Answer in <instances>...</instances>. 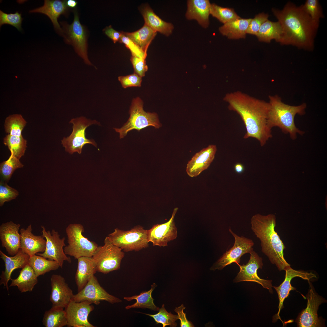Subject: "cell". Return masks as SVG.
I'll use <instances>...</instances> for the list:
<instances>
[{"mask_svg": "<svg viewBox=\"0 0 327 327\" xmlns=\"http://www.w3.org/2000/svg\"><path fill=\"white\" fill-rule=\"evenodd\" d=\"M223 99L229 109L237 113L243 122L246 130L243 138H255L261 146L264 145L272 137L268 123L269 102L239 91L226 94Z\"/></svg>", "mask_w": 327, "mask_h": 327, "instance_id": "cell-1", "label": "cell"}, {"mask_svg": "<svg viewBox=\"0 0 327 327\" xmlns=\"http://www.w3.org/2000/svg\"><path fill=\"white\" fill-rule=\"evenodd\" d=\"M283 32L282 45H291L308 51L313 50L319 24L312 20L301 6L288 2L282 10L272 8Z\"/></svg>", "mask_w": 327, "mask_h": 327, "instance_id": "cell-2", "label": "cell"}, {"mask_svg": "<svg viewBox=\"0 0 327 327\" xmlns=\"http://www.w3.org/2000/svg\"><path fill=\"white\" fill-rule=\"evenodd\" d=\"M276 223L274 214H257L251 219V229L260 241L263 253L279 271L285 270L290 266L284 256L285 246L275 230Z\"/></svg>", "mask_w": 327, "mask_h": 327, "instance_id": "cell-3", "label": "cell"}, {"mask_svg": "<svg viewBox=\"0 0 327 327\" xmlns=\"http://www.w3.org/2000/svg\"><path fill=\"white\" fill-rule=\"evenodd\" d=\"M269 105L268 115V123L272 129L278 127L284 133L289 134L290 138L295 140L298 134L302 135L304 132L296 126L294 122L296 115H304L306 107L305 103L297 106L286 104L282 101L277 95L269 96Z\"/></svg>", "mask_w": 327, "mask_h": 327, "instance_id": "cell-4", "label": "cell"}, {"mask_svg": "<svg viewBox=\"0 0 327 327\" xmlns=\"http://www.w3.org/2000/svg\"><path fill=\"white\" fill-rule=\"evenodd\" d=\"M143 102L139 97L134 99L129 111L130 117L121 128H114L119 133L120 138H123L130 131L134 129L140 131L149 126L158 129L162 125L157 114L145 112L143 108Z\"/></svg>", "mask_w": 327, "mask_h": 327, "instance_id": "cell-5", "label": "cell"}, {"mask_svg": "<svg viewBox=\"0 0 327 327\" xmlns=\"http://www.w3.org/2000/svg\"><path fill=\"white\" fill-rule=\"evenodd\" d=\"M84 228L81 224H70L66 229L68 245L64 249L65 253L78 259L83 256L92 257L98 245L83 235Z\"/></svg>", "mask_w": 327, "mask_h": 327, "instance_id": "cell-6", "label": "cell"}, {"mask_svg": "<svg viewBox=\"0 0 327 327\" xmlns=\"http://www.w3.org/2000/svg\"><path fill=\"white\" fill-rule=\"evenodd\" d=\"M107 237L113 244L126 252L138 251L149 246L147 230L140 226L127 231L115 228Z\"/></svg>", "mask_w": 327, "mask_h": 327, "instance_id": "cell-7", "label": "cell"}, {"mask_svg": "<svg viewBox=\"0 0 327 327\" xmlns=\"http://www.w3.org/2000/svg\"><path fill=\"white\" fill-rule=\"evenodd\" d=\"M104 242V245L98 246L92 258L97 271L106 274L120 268L124 253L121 248L113 244L107 236Z\"/></svg>", "mask_w": 327, "mask_h": 327, "instance_id": "cell-8", "label": "cell"}, {"mask_svg": "<svg viewBox=\"0 0 327 327\" xmlns=\"http://www.w3.org/2000/svg\"><path fill=\"white\" fill-rule=\"evenodd\" d=\"M70 123L73 124V131L69 136L64 137L61 140V144L66 152L71 154L76 152L80 154L83 147L86 144H91L97 147V144L94 140L86 137L85 130L92 124L99 125L98 122L81 117L72 119Z\"/></svg>", "mask_w": 327, "mask_h": 327, "instance_id": "cell-9", "label": "cell"}, {"mask_svg": "<svg viewBox=\"0 0 327 327\" xmlns=\"http://www.w3.org/2000/svg\"><path fill=\"white\" fill-rule=\"evenodd\" d=\"M74 13V19L71 24L61 23L63 26V36L67 43L74 47L76 53L86 64L93 65L88 58L86 30L81 24L77 12L75 11Z\"/></svg>", "mask_w": 327, "mask_h": 327, "instance_id": "cell-10", "label": "cell"}, {"mask_svg": "<svg viewBox=\"0 0 327 327\" xmlns=\"http://www.w3.org/2000/svg\"><path fill=\"white\" fill-rule=\"evenodd\" d=\"M229 230L234 238V245L213 264L210 268L211 270H222L234 263L239 264L242 256L253 250L254 242L252 239L243 236H239L230 228Z\"/></svg>", "mask_w": 327, "mask_h": 327, "instance_id": "cell-11", "label": "cell"}, {"mask_svg": "<svg viewBox=\"0 0 327 327\" xmlns=\"http://www.w3.org/2000/svg\"><path fill=\"white\" fill-rule=\"evenodd\" d=\"M41 228L42 235L46 241L45 249L43 252L36 254L55 261L61 268H62L64 261L71 263V258L65 253L63 249V247L66 246L65 237L61 238L58 232L54 230L53 229L51 232L47 231L43 226H42Z\"/></svg>", "mask_w": 327, "mask_h": 327, "instance_id": "cell-12", "label": "cell"}, {"mask_svg": "<svg viewBox=\"0 0 327 327\" xmlns=\"http://www.w3.org/2000/svg\"><path fill=\"white\" fill-rule=\"evenodd\" d=\"M249 253L250 258L246 264L240 265L237 264L239 267L240 270L234 279L233 282L237 283L246 281L256 282L267 289L270 293H272V280L262 279L257 274L258 269H261L263 266L262 258L253 250Z\"/></svg>", "mask_w": 327, "mask_h": 327, "instance_id": "cell-13", "label": "cell"}, {"mask_svg": "<svg viewBox=\"0 0 327 327\" xmlns=\"http://www.w3.org/2000/svg\"><path fill=\"white\" fill-rule=\"evenodd\" d=\"M73 300L76 302L87 301L96 305L102 301L111 304L122 302L120 299L108 293L100 285L94 276L81 290L74 294Z\"/></svg>", "mask_w": 327, "mask_h": 327, "instance_id": "cell-14", "label": "cell"}, {"mask_svg": "<svg viewBox=\"0 0 327 327\" xmlns=\"http://www.w3.org/2000/svg\"><path fill=\"white\" fill-rule=\"evenodd\" d=\"M307 300L306 308L300 313L297 319L298 326L300 327H318L322 325L321 320L318 317L317 311L319 306L326 302L312 288L306 295Z\"/></svg>", "mask_w": 327, "mask_h": 327, "instance_id": "cell-15", "label": "cell"}, {"mask_svg": "<svg viewBox=\"0 0 327 327\" xmlns=\"http://www.w3.org/2000/svg\"><path fill=\"white\" fill-rule=\"evenodd\" d=\"M178 210L177 207L174 209L171 217L168 222L155 225L147 230L148 241L151 242L153 246H167L168 242L177 238V228L174 218Z\"/></svg>", "mask_w": 327, "mask_h": 327, "instance_id": "cell-16", "label": "cell"}, {"mask_svg": "<svg viewBox=\"0 0 327 327\" xmlns=\"http://www.w3.org/2000/svg\"><path fill=\"white\" fill-rule=\"evenodd\" d=\"M87 301L76 302L71 300L65 308L68 327H94L88 320L94 307Z\"/></svg>", "mask_w": 327, "mask_h": 327, "instance_id": "cell-17", "label": "cell"}, {"mask_svg": "<svg viewBox=\"0 0 327 327\" xmlns=\"http://www.w3.org/2000/svg\"><path fill=\"white\" fill-rule=\"evenodd\" d=\"M50 280L51 290L49 300L52 306L65 308L73 299L74 294L72 290L64 278L60 275H52Z\"/></svg>", "mask_w": 327, "mask_h": 327, "instance_id": "cell-18", "label": "cell"}, {"mask_svg": "<svg viewBox=\"0 0 327 327\" xmlns=\"http://www.w3.org/2000/svg\"><path fill=\"white\" fill-rule=\"evenodd\" d=\"M216 150V145H209L196 153L187 164L186 171L188 175L196 177L207 169L214 160Z\"/></svg>", "mask_w": 327, "mask_h": 327, "instance_id": "cell-19", "label": "cell"}, {"mask_svg": "<svg viewBox=\"0 0 327 327\" xmlns=\"http://www.w3.org/2000/svg\"><path fill=\"white\" fill-rule=\"evenodd\" d=\"M20 226L12 221L2 223L0 226V239L2 246L8 254L15 255L20 249L21 235L19 233Z\"/></svg>", "mask_w": 327, "mask_h": 327, "instance_id": "cell-20", "label": "cell"}, {"mask_svg": "<svg viewBox=\"0 0 327 327\" xmlns=\"http://www.w3.org/2000/svg\"><path fill=\"white\" fill-rule=\"evenodd\" d=\"M0 256L5 265V270L2 272L0 276V284L3 285L8 291V283L12 279V272L15 269H22L28 264L30 256L20 249L15 255L12 256H7L0 250Z\"/></svg>", "mask_w": 327, "mask_h": 327, "instance_id": "cell-21", "label": "cell"}, {"mask_svg": "<svg viewBox=\"0 0 327 327\" xmlns=\"http://www.w3.org/2000/svg\"><path fill=\"white\" fill-rule=\"evenodd\" d=\"M285 271V277L283 282L278 286H273L277 293L279 299V310L277 314V316L279 318V314L283 307V302L285 299L288 297L291 291L295 289L291 285V280L295 277H299L308 281L316 278L315 275L312 272L296 270L293 269L290 266L286 269Z\"/></svg>", "mask_w": 327, "mask_h": 327, "instance_id": "cell-22", "label": "cell"}, {"mask_svg": "<svg viewBox=\"0 0 327 327\" xmlns=\"http://www.w3.org/2000/svg\"><path fill=\"white\" fill-rule=\"evenodd\" d=\"M30 224L26 229L21 228L20 231L21 235L20 247L25 253L30 256L45 250L46 241L42 236L34 235Z\"/></svg>", "mask_w": 327, "mask_h": 327, "instance_id": "cell-23", "label": "cell"}, {"mask_svg": "<svg viewBox=\"0 0 327 327\" xmlns=\"http://www.w3.org/2000/svg\"><path fill=\"white\" fill-rule=\"evenodd\" d=\"M66 1L45 0L43 5L30 10V12H38L47 16L51 20L55 30L60 35H63L62 29L58 22L60 15H66L68 11Z\"/></svg>", "mask_w": 327, "mask_h": 327, "instance_id": "cell-24", "label": "cell"}, {"mask_svg": "<svg viewBox=\"0 0 327 327\" xmlns=\"http://www.w3.org/2000/svg\"><path fill=\"white\" fill-rule=\"evenodd\" d=\"M211 4L208 0H188L185 14L186 18L195 20L203 28H207L209 24Z\"/></svg>", "mask_w": 327, "mask_h": 327, "instance_id": "cell-25", "label": "cell"}, {"mask_svg": "<svg viewBox=\"0 0 327 327\" xmlns=\"http://www.w3.org/2000/svg\"><path fill=\"white\" fill-rule=\"evenodd\" d=\"M75 280L78 292L81 290L97 272L92 257L83 256L78 259Z\"/></svg>", "mask_w": 327, "mask_h": 327, "instance_id": "cell-26", "label": "cell"}, {"mask_svg": "<svg viewBox=\"0 0 327 327\" xmlns=\"http://www.w3.org/2000/svg\"><path fill=\"white\" fill-rule=\"evenodd\" d=\"M145 21V24L154 31L158 32L167 36L170 35L174 29L173 25L166 22L160 18L147 5H145L140 9Z\"/></svg>", "mask_w": 327, "mask_h": 327, "instance_id": "cell-27", "label": "cell"}, {"mask_svg": "<svg viewBox=\"0 0 327 327\" xmlns=\"http://www.w3.org/2000/svg\"><path fill=\"white\" fill-rule=\"evenodd\" d=\"M11 280L9 287L16 286L21 292L32 291L38 282V277L28 264L22 268L16 278Z\"/></svg>", "mask_w": 327, "mask_h": 327, "instance_id": "cell-28", "label": "cell"}, {"mask_svg": "<svg viewBox=\"0 0 327 327\" xmlns=\"http://www.w3.org/2000/svg\"><path fill=\"white\" fill-rule=\"evenodd\" d=\"M251 19L240 18L226 23L219 28V31L229 39L245 38Z\"/></svg>", "mask_w": 327, "mask_h": 327, "instance_id": "cell-29", "label": "cell"}, {"mask_svg": "<svg viewBox=\"0 0 327 327\" xmlns=\"http://www.w3.org/2000/svg\"><path fill=\"white\" fill-rule=\"evenodd\" d=\"M283 32L282 26L278 21L272 22L267 20L261 25L256 36L260 41L269 43L272 39L282 44Z\"/></svg>", "mask_w": 327, "mask_h": 327, "instance_id": "cell-30", "label": "cell"}, {"mask_svg": "<svg viewBox=\"0 0 327 327\" xmlns=\"http://www.w3.org/2000/svg\"><path fill=\"white\" fill-rule=\"evenodd\" d=\"M121 31L144 51H147L149 45L157 34L156 32L145 24L134 32Z\"/></svg>", "mask_w": 327, "mask_h": 327, "instance_id": "cell-31", "label": "cell"}, {"mask_svg": "<svg viewBox=\"0 0 327 327\" xmlns=\"http://www.w3.org/2000/svg\"><path fill=\"white\" fill-rule=\"evenodd\" d=\"M151 286V289L148 291H142L138 295L131 297H124V299L128 301L133 299L136 300L135 303L126 306L125 309H128L132 308H141L148 309L154 311H158L160 308L154 304V299L152 296V292L157 285L155 283H153Z\"/></svg>", "mask_w": 327, "mask_h": 327, "instance_id": "cell-32", "label": "cell"}, {"mask_svg": "<svg viewBox=\"0 0 327 327\" xmlns=\"http://www.w3.org/2000/svg\"><path fill=\"white\" fill-rule=\"evenodd\" d=\"M45 327H63L67 326L68 321L66 314L64 308L52 306L46 311L42 321Z\"/></svg>", "mask_w": 327, "mask_h": 327, "instance_id": "cell-33", "label": "cell"}, {"mask_svg": "<svg viewBox=\"0 0 327 327\" xmlns=\"http://www.w3.org/2000/svg\"><path fill=\"white\" fill-rule=\"evenodd\" d=\"M28 264L38 277L60 267L59 264L55 261L47 259L37 254L30 256Z\"/></svg>", "mask_w": 327, "mask_h": 327, "instance_id": "cell-34", "label": "cell"}, {"mask_svg": "<svg viewBox=\"0 0 327 327\" xmlns=\"http://www.w3.org/2000/svg\"><path fill=\"white\" fill-rule=\"evenodd\" d=\"M3 143L8 147L11 154L19 159L24 155L27 147V140L22 136L8 134L4 138Z\"/></svg>", "mask_w": 327, "mask_h": 327, "instance_id": "cell-35", "label": "cell"}, {"mask_svg": "<svg viewBox=\"0 0 327 327\" xmlns=\"http://www.w3.org/2000/svg\"><path fill=\"white\" fill-rule=\"evenodd\" d=\"M26 123L21 114L10 115L5 120L4 124L5 131L11 135L22 136L21 132Z\"/></svg>", "mask_w": 327, "mask_h": 327, "instance_id": "cell-36", "label": "cell"}, {"mask_svg": "<svg viewBox=\"0 0 327 327\" xmlns=\"http://www.w3.org/2000/svg\"><path fill=\"white\" fill-rule=\"evenodd\" d=\"M210 14L224 24L241 18L233 9L224 8L211 4Z\"/></svg>", "mask_w": 327, "mask_h": 327, "instance_id": "cell-37", "label": "cell"}, {"mask_svg": "<svg viewBox=\"0 0 327 327\" xmlns=\"http://www.w3.org/2000/svg\"><path fill=\"white\" fill-rule=\"evenodd\" d=\"M23 166L18 159L11 154L7 160L0 164V173L2 181L8 182L15 170Z\"/></svg>", "mask_w": 327, "mask_h": 327, "instance_id": "cell-38", "label": "cell"}, {"mask_svg": "<svg viewBox=\"0 0 327 327\" xmlns=\"http://www.w3.org/2000/svg\"><path fill=\"white\" fill-rule=\"evenodd\" d=\"M159 312L155 314L144 313L141 312L147 315L152 318L156 324H161L163 327L168 325L170 327H175L177 325L176 321L179 319L178 315H174L168 312L165 308L164 304L162 305L161 307L159 309Z\"/></svg>", "mask_w": 327, "mask_h": 327, "instance_id": "cell-39", "label": "cell"}, {"mask_svg": "<svg viewBox=\"0 0 327 327\" xmlns=\"http://www.w3.org/2000/svg\"><path fill=\"white\" fill-rule=\"evenodd\" d=\"M304 11L314 21L319 23L324 15L321 7L318 0H307L301 5Z\"/></svg>", "mask_w": 327, "mask_h": 327, "instance_id": "cell-40", "label": "cell"}, {"mask_svg": "<svg viewBox=\"0 0 327 327\" xmlns=\"http://www.w3.org/2000/svg\"><path fill=\"white\" fill-rule=\"evenodd\" d=\"M21 14L18 12L15 13L7 14L0 10V26L5 24L11 25L18 31L21 30L23 18Z\"/></svg>", "mask_w": 327, "mask_h": 327, "instance_id": "cell-41", "label": "cell"}, {"mask_svg": "<svg viewBox=\"0 0 327 327\" xmlns=\"http://www.w3.org/2000/svg\"><path fill=\"white\" fill-rule=\"evenodd\" d=\"M19 194L18 191L8 186L6 182L2 180L0 182V206L4 203L15 199Z\"/></svg>", "mask_w": 327, "mask_h": 327, "instance_id": "cell-42", "label": "cell"}, {"mask_svg": "<svg viewBox=\"0 0 327 327\" xmlns=\"http://www.w3.org/2000/svg\"><path fill=\"white\" fill-rule=\"evenodd\" d=\"M269 15L264 13H259L252 19L246 31L249 34L257 36L261 25L268 20Z\"/></svg>", "mask_w": 327, "mask_h": 327, "instance_id": "cell-43", "label": "cell"}, {"mask_svg": "<svg viewBox=\"0 0 327 327\" xmlns=\"http://www.w3.org/2000/svg\"><path fill=\"white\" fill-rule=\"evenodd\" d=\"M121 32L122 35L119 42L124 44L130 50L132 56L139 58L146 57L147 51H144L129 38L123 34L121 31Z\"/></svg>", "mask_w": 327, "mask_h": 327, "instance_id": "cell-44", "label": "cell"}, {"mask_svg": "<svg viewBox=\"0 0 327 327\" xmlns=\"http://www.w3.org/2000/svg\"><path fill=\"white\" fill-rule=\"evenodd\" d=\"M118 80L124 88L140 87L142 81L141 77L135 73L126 76H119Z\"/></svg>", "mask_w": 327, "mask_h": 327, "instance_id": "cell-45", "label": "cell"}, {"mask_svg": "<svg viewBox=\"0 0 327 327\" xmlns=\"http://www.w3.org/2000/svg\"><path fill=\"white\" fill-rule=\"evenodd\" d=\"M146 57L139 58L132 56L130 58L135 73L141 77L145 76V73L148 70L146 63Z\"/></svg>", "mask_w": 327, "mask_h": 327, "instance_id": "cell-46", "label": "cell"}, {"mask_svg": "<svg viewBox=\"0 0 327 327\" xmlns=\"http://www.w3.org/2000/svg\"><path fill=\"white\" fill-rule=\"evenodd\" d=\"M185 308L183 304H182L180 306L176 307L174 311L177 313L179 319L180 320V326L181 327H193L194 325L190 321H188L186 316V314L183 312V310Z\"/></svg>", "mask_w": 327, "mask_h": 327, "instance_id": "cell-47", "label": "cell"}, {"mask_svg": "<svg viewBox=\"0 0 327 327\" xmlns=\"http://www.w3.org/2000/svg\"><path fill=\"white\" fill-rule=\"evenodd\" d=\"M104 31L106 35L110 38L114 43L119 41L122 35L121 32L115 30L111 25L106 27Z\"/></svg>", "mask_w": 327, "mask_h": 327, "instance_id": "cell-48", "label": "cell"}, {"mask_svg": "<svg viewBox=\"0 0 327 327\" xmlns=\"http://www.w3.org/2000/svg\"><path fill=\"white\" fill-rule=\"evenodd\" d=\"M234 169L236 172L239 174L243 173L244 170V167L241 163H237L234 166Z\"/></svg>", "mask_w": 327, "mask_h": 327, "instance_id": "cell-49", "label": "cell"}, {"mask_svg": "<svg viewBox=\"0 0 327 327\" xmlns=\"http://www.w3.org/2000/svg\"><path fill=\"white\" fill-rule=\"evenodd\" d=\"M66 5L67 7L74 8L77 6L78 2L75 0H68L65 1Z\"/></svg>", "mask_w": 327, "mask_h": 327, "instance_id": "cell-50", "label": "cell"}]
</instances>
